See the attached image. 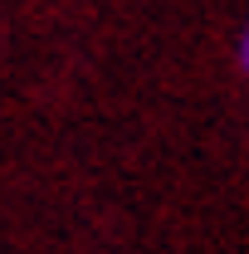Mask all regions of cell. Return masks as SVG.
Returning <instances> with one entry per match:
<instances>
[{"instance_id":"obj_1","label":"cell","mask_w":249,"mask_h":254,"mask_svg":"<svg viewBox=\"0 0 249 254\" xmlns=\"http://www.w3.org/2000/svg\"><path fill=\"white\" fill-rule=\"evenodd\" d=\"M240 64L249 68V25H245V34H240Z\"/></svg>"}]
</instances>
